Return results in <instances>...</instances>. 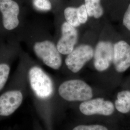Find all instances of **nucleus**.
<instances>
[{
	"label": "nucleus",
	"instance_id": "obj_9",
	"mask_svg": "<svg viewBox=\"0 0 130 130\" xmlns=\"http://www.w3.org/2000/svg\"><path fill=\"white\" fill-rule=\"evenodd\" d=\"M113 64L117 72L122 73L130 67V45L124 41L117 42L113 46Z\"/></svg>",
	"mask_w": 130,
	"mask_h": 130
},
{
	"label": "nucleus",
	"instance_id": "obj_10",
	"mask_svg": "<svg viewBox=\"0 0 130 130\" xmlns=\"http://www.w3.org/2000/svg\"><path fill=\"white\" fill-rule=\"evenodd\" d=\"M23 101V94L19 90L6 92L0 96V116H8L12 114Z\"/></svg>",
	"mask_w": 130,
	"mask_h": 130
},
{
	"label": "nucleus",
	"instance_id": "obj_5",
	"mask_svg": "<svg viewBox=\"0 0 130 130\" xmlns=\"http://www.w3.org/2000/svg\"><path fill=\"white\" fill-rule=\"evenodd\" d=\"M79 110L84 115L91 116L95 114L110 116L114 111V106L110 101L102 98L89 99L82 103Z\"/></svg>",
	"mask_w": 130,
	"mask_h": 130
},
{
	"label": "nucleus",
	"instance_id": "obj_6",
	"mask_svg": "<svg viewBox=\"0 0 130 130\" xmlns=\"http://www.w3.org/2000/svg\"><path fill=\"white\" fill-rule=\"evenodd\" d=\"M0 12L4 28L11 30L19 26L20 7L14 0H0Z\"/></svg>",
	"mask_w": 130,
	"mask_h": 130
},
{
	"label": "nucleus",
	"instance_id": "obj_15",
	"mask_svg": "<svg viewBox=\"0 0 130 130\" xmlns=\"http://www.w3.org/2000/svg\"><path fill=\"white\" fill-rule=\"evenodd\" d=\"M10 68L6 64H0V91L4 88L9 75Z\"/></svg>",
	"mask_w": 130,
	"mask_h": 130
},
{
	"label": "nucleus",
	"instance_id": "obj_17",
	"mask_svg": "<svg viewBox=\"0 0 130 130\" xmlns=\"http://www.w3.org/2000/svg\"><path fill=\"white\" fill-rule=\"evenodd\" d=\"M72 130H108L107 127L101 125H81L75 127Z\"/></svg>",
	"mask_w": 130,
	"mask_h": 130
},
{
	"label": "nucleus",
	"instance_id": "obj_16",
	"mask_svg": "<svg viewBox=\"0 0 130 130\" xmlns=\"http://www.w3.org/2000/svg\"><path fill=\"white\" fill-rule=\"evenodd\" d=\"M78 8V15L80 24H85L87 21L88 14L84 4L80 5Z\"/></svg>",
	"mask_w": 130,
	"mask_h": 130
},
{
	"label": "nucleus",
	"instance_id": "obj_13",
	"mask_svg": "<svg viewBox=\"0 0 130 130\" xmlns=\"http://www.w3.org/2000/svg\"><path fill=\"white\" fill-rule=\"evenodd\" d=\"M65 18L67 22L75 28L79 27L81 24L79 21L78 15V8L68 7L64 11Z\"/></svg>",
	"mask_w": 130,
	"mask_h": 130
},
{
	"label": "nucleus",
	"instance_id": "obj_11",
	"mask_svg": "<svg viewBox=\"0 0 130 130\" xmlns=\"http://www.w3.org/2000/svg\"><path fill=\"white\" fill-rule=\"evenodd\" d=\"M115 105L117 110L121 113L130 111V91H122L117 94Z\"/></svg>",
	"mask_w": 130,
	"mask_h": 130
},
{
	"label": "nucleus",
	"instance_id": "obj_18",
	"mask_svg": "<svg viewBox=\"0 0 130 130\" xmlns=\"http://www.w3.org/2000/svg\"><path fill=\"white\" fill-rule=\"evenodd\" d=\"M123 24L126 28L130 31V4L124 14Z\"/></svg>",
	"mask_w": 130,
	"mask_h": 130
},
{
	"label": "nucleus",
	"instance_id": "obj_1",
	"mask_svg": "<svg viewBox=\"0 0 130 130\" xmlns=\"http://www.w3.org/2000/svg\"><path fill=\"white\" fill-rule=\"evenodd\" d=\"M61 96L68 101H85L93 97L91 87L83 80L71 79L63 83L58 89Z\"/></svg>",
	"mask_w": 130,
	"mask_h": 130
},
{
	"label": "nucleus",
	"instance_id": "obj_14",
	"mask_svg": "<svg viewBox=\"0 0 130 130\" xmlns=\"http://www.w3.org/2000/svg\"><path fill=\"white\" fill-rule=\"evenodd\" d=\"M34 8L39 11L47 12L52 8V5L50 0H32Z\"/></svg>",
	"mask_w": 130,
	"mask_h": 130
},
{
	"label": "nucleus",
	"instance_id": "obj_3",
	"mask_svg": "<svg viewBox=\"0 0 130 130\" xmlns=\"http://www.w3.org/2000/svg\"><path fill=\"white\" fill-rule=\"evenodd\" d=\"M33 50L38 57L47 66L54 70H58L62 65V58L55 44L50 41L37 42Z\"/></svg>",
	"mask_w": 130,
	"mask_h": 130
},
{
	"label": "nucleus",
	"instance_id": "obj_7",
	"mask_svg": "<svg viewBox=\"0 0 130 130\" xmlns=\"http://www.w3.org/2000/svg\"><path fill=\"white\" fill-rule=\"evenodd\" d=\"M94 66L98 71L107 70L113 59V46L110 42H99L94 52Z\"/></svg>",
	"mask_w": 130,
	"mask_h": 130
},
{
	"label": "nucleus",
	"instance_id": "obj_12",
	"mask_svg": "<svg viewBox=\"0 0 130 130\" xmlns=\"http://www.w3.org/2000/svg\"><path fill=\"white\" fill-rule=\"evenodd\" d=\"M84 5L90 17L99 19L104 14V9L101 5V0H84Z\"/></svg>",
	"mask_w": 130,
	"mask_h": 130
},
{
	"label": "nucleus",
	"instance_id": "obj_4",
	"mask_svg": "<svg viewBox=\"0 0 130 130\" xmlns=\"http://www.w3.org/2000/svg\"><path fill=\"white\" fill-rule=\"evenodd\" d=\"M94 55L93 48L87 44H82L74 49L65 59L68 68L73 73H77L84 65L91 60Z\"/></svg>",
	"mask_w": 130,
	"mask_h": 130
},
{
	"label": "nucleus",
	"instance_id": "obj_8",
	"mask_svg": "<svg viewBox=\"0 0 130 130\" xmlns=\"http://www.w3.org/2000/svg\"><path fill=\"white\" fill-rule=\"evenodd\" d=\"M62 36L57 42V48L60 54L69 55L74 50L78 41V34L75 27L65 22L61 26Z\"/></svg>",
	"mask_w": 130,
	"mask_h": 130
},
{
	"label": "nucleus",
	"instance_id": "obj_2",
	"mask_svg": "<svg viewBox=\"0 0 130 130\" xmlns=\"http://www.w3.org/2000/svg\"><path fill=\"white\" fill-rule=\"evenodd\" d=\"M28 78L31 87L38 97L45 99L51 95L53 91L51 79L41 68L32 67L29 70Z\"/></svg>",
	"mask_w": 130,
	"mask_h": 130
}]
</instances>
